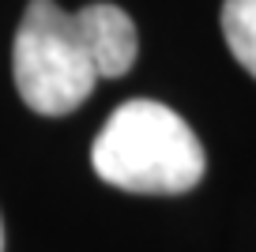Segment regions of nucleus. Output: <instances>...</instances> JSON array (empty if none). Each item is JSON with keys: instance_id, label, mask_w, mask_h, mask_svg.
I'll list each match as a JSON object with an SVG mask.
<instances>
[{"instance_id": "39448f33", "label": "nucleus", "mask_w": 256, "mask_h": 252, "mask_svg": "<svg viewBox=\"0 0 256 252\" xmlns=\"http://www.w3.org/2000/svg\"><path fill=\"white\" fill-rule=\"evenodd\" d=\"M0 252H4V222H0Z\"/></svg>"}, {"instance_id": "f03ea898", "label": "nucleus", "mask_w": 256, "mask_h": 252, "mask_svg": "<svg viewBox=\"0 0 256 252\" xmlns=\"http://www.w3.org/2000/svg\"><path fill=\"white\" fill-rule=\"evenodd\" d=\"M12 68H16L19 98L42 117L80 110L98 83L80 19L76 12H64L56 0L26 4L16 30Z\"/></svg>"}, {"instance_id": "7ed1b4c3", "label": "nucleus", "mask_w": 256, "mask_h": 252, "mask_svg": "<svg viewBox=\"0 0 256 252\" xmlns=\"http://www.w3.org/2000/svg\"><path fill=\"white\" fill-rule=\"evenodd\" d=\"M76 19H80V30L90 60H94L98 79H117L136 64L140 34H136V23L117 4H87L83 12H76Z\"/></svg>"}, {"instance_id": "20e7f679", "label": "nucleus", "mask_w": 256, "mask_h": 252, "mask_svg": "<svg viewBox=\"0 0 256 252\" xmlns=\"http://www.w3.org/2000/svg\"><path fill=\"white\" fill-rule=\"evenodd\" d=\"M222 34L234 60L256 79V0H226L222 4Z\"/></svg>"}, {"instance_id": "f257e3e1", "label": "nucleus", "mask_w": 256, "mask_h": 252, "mask_svg": "<svg viewBox=\"0 0 256 252\" xmlns=\"http://www.w3.org/2000/svg\"><path fill=\"white\" fill-rule=\"evenodd\" d=\"M90 166L113 188L177 196L200 184L208 158L181 113L151 98H132L102 124L90 147Z\"/></svg>"}]
</instances>
